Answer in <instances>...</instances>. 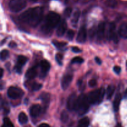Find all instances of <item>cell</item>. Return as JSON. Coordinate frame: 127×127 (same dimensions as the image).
<instances>
[{
	"mask_svg": "<svg viewBox=\"0 0 127 127\" xmlns=\"http://www.w3.org/2000/svg\"><path fill=\"white\" fill-rule=\"evenodd\" d=\"M125 98H127V88L126 91H125Z\"/></svg>",
	"mask_w": 127,
	"mask_h": 127,
	"instance_id": "7bdbcfd3",
	"label": "cell"
},
{
	"mask_svg": "<svg viewBox=\"0 0 127 127\" xmlns=\"http://www.w3.org/2000/svg\"><path fill=\"white\" fill-rule=\"evenodd\" d=\"M114 92H115V86L113 85H110L108 86L107 89V97L108 99L111 98V97L114 95Z\"/></svg>",
	"mask_w": 127,
	"mask_h": 127,
	"instance_id": "44dd1931",
	"label": "cell"
},
{
	"mask_svg": "<svg viewBox=\"0 0 127 127\" xmlns=\"http://www.w3.org/2000/svg\"><path fill=\"white\" fill-rule=\"evenodd\" d=\"M84 62V59L81 57H74L73 59L71 60V63H78V64H81Z\"/></svg>",
	"mask_w": 127,
	"mask_h": 127,
	"instance_id": "f1b7e54d",
	"label": "cell"
},
{
	"mask_svg": "<svg viewBox=\"0 0 127 127\" xmlns=\"http://www.w3.org/2000/svg\"><path fill=\"white\" fill-rule=\"evenodd\" d=\"M90 121L88 117H84L79 120L77 127H89Z\"/></svg>",
	"mask_w": 127,
	"mask_h": 127,
	"instance_id": "ac0fdd59",
	"label": "cell"
},
{
	"mask_svg": "<svg viewBox=\"0 0 127 127\" xmlns=\"http://www.w3.org/2000/svg\"><path fill=\"white\" fill-rule=\"evenodd\" d=\"M95 62H96L98 64H99V65L101 64L102 61H101V60L99 58V57H95Z\"/></svg>",
	"mask_w": 127,
	"mask_h": 127,
	"instance_id": "60d3db41",
	"label": "cell"
},
{
	"mask_svg": "<svg viewBox=\"0 0 127 127\" xmlns=\"http://www.w3.org/2000/svg\"><path fill=\"white\" fill-rule=\"evenodd\" d=\"M3 73H4L3 68H1V69H0V73H1V75H0V77H1V78H2V76H3Z\"/></svg>",
	"mask_w": 127,
	"mask_h": 127,
	"instance_id": "b9f144b4",
	"label": "cell"
},
{
	"mask_svg": "<svg viewBox=\"0 0 127 127\" xmlns=\"http://www.w3.org/2000/svg\"><path fill=\"white\" fill-rule=\"evenodd\" d=\"M74 32L73 30H69L68 31V33H67V37L69 39V40H72L74 37Z\"/></svg>",
	"mask_w": 127,
	"mask_h": 127,
	"instance_id": "d6a6232c",
	"label": "cell"
},
{
	"mask_svg": "<svg viewBox=\"0 0 127 127\" xmlns=\"http://www.w3.org/2000/svg\"><path fill=\"white\" fill-rule=\"evenodd\" d=\"M73 79V75L71 74H66L63 77L62 80V87L63 90L68 88Z\"/></svg>",
	"mask_w": 127,
	"mask_h": 127,
	"instance_id": "9c48e42d",
	"label": "cell"
},
{
	"mask_svg": "<svg viewBox=\"0 0 127 127\" xmlns=\"http://www.w3.org/2000/svg\"><path fill=\"white\" fill-rule=\"evenodd\" d=\"M22 67H21V66L16 64V67H15V69H16V72L19 73H21V72H22Z\"/></svg>",
	"mask_w": 127,
	"mask_h": 127,
	"instance_id": "d590c367",
	"label": "cell"
},
{
	"mask_svg": "<svg viewBox=\"0 0 127 127\" xmlns=\"http://www.w3.org/2000/svg\"><path fill=\"white\" fill-rule=\"evenodd\" d=\"M87 38V31L85 27H81L78 32L76 40L79 43H84Z\"/></svg>",
	"mask_w": 127,
	"mask_h": 127,
	"instance_id": "ba28073f",
	"label": "cell"
},
{
	"mask_svg": "<svg viewBox=\"0 0 127 127\" xmlns=\"http://www.w3.org/2000/svg\"><path fill=\"white\" fill-rule=\"evenodd\" d=\"M6 127V126H5L4 125H2V127Z\"/></svg>",
	"mask_w": 127,
	"mask_h": 127,
	"instance_id": "f6af8a7d",
	"label": "cell"
},
{
	"mask_svg": "<svg viewBox=\"0 0 127 127\" xmlns=\"http://www.w3.org/2000/svg\"><path fill=\"white\" fill-rule=\"evenodd\" d=\"M60 21V16L55 12H50L46 16L45 23L42 26V30L43 32H49L53 28L55 27Z\"/></svg>",
	"mask_w": 127,
	"mask_h": 127,
	"instance_id": "7a4b0ae2",
	"label": "cell"
},
{
	"mask_svg": "<svg viewBox=\"0 0 127 127\" xmlns=\"http://www.w3.org/2000/svg\"><path fill=\"white\" fill-rule=\"evenodd\" d=\"M122 100V95L120 93H118L116 95L115 97V100L114 101V103H113V107H114V110L115 112H117L119 109V106H120V102Z\"/></svg>",
	"mask_w": 127,
	"mask_h": 127,
	"instance_id": "e0dca14e",
	"label": "cell"
},
{
	"mask_svg": "<svg viewBox=\"0 0 127 127\" xmlns=\"http://www.w3.org/2000/svg\"><path fill=\"white\" fill-rule=\"evenodd\" d=\"M27 61V58L24 56H19L17 57V65L23 67L25 64H26Z\"/></svg>",
	"mask_w": 127,
	"mask_h": 127,
	"instance_id": "7402d4cb",
	"label": "cell"
},
{
	"mask_svg": "<svg viewBox=\"0 0 127 127\" xmlns=\"http://www.w3.org/2000/svg\"><path fill=\"white\" fill-rule=\"evenodd\" d=\"M114 70L115 71V73L119 74V73H120V72H121V68H120V67H119V66H115V67H114Z\"/></svg>",
	"mask_w": 127,
	"mask_h": 127,
	"instance_id": "e575fe53",
	"label": "cell"
},
{
	"mask_svg": "<svg viewBox=\"0 0 127 127\" xmlns=\"http://www.w3.org/2000/svg\"><path fill=\"white\" fill-rule=\"evenodd\" d=\"M26 6V2L24 0H10L9 7L12 12H17L21 11Z\"/></svg>",
	"mask_w": 127,
	"mask_h": 127,
	"instance_id": "5b68a950",
	"label": "cell"
},
{
	"mask_svg": "<svg viewBox=\"0 0 127 127\" xmlns=\"http://www.w3.org/2000/svg\"><path fill=\"white\" fill-rule=\"evenodd\" d=\"M40 67L42 68V74L45 76V75L47 74V73L48 72L50 68V64L46 60H42L40 62Z\"/></svg>",
	"mask_w": 127,
	"mask_h": 127,
	"instance_id": "5bb4252c",
	"label": "cell"
},
{
	"mask_svg": "<svg viewBox=\"0 0 127 127\" xmlns=\"http://www.w3.org/2000/svg\"><path fill=\"white\" fill-rule=\"evenodd\" d=\"M72 51L74 52H75V53H78V52H81V49L79 48H78V47H72Z\"/></svg>",
	"mask_w": 127,
	"mask_h": 127,
	"instance_id": "8d00e7d4",
	"label": "cell"
},
{
	"mask_svg": "<svg viewBox=\"0 0 127 127\" xmlns=\"http://www.w3.org/2000/svg\"><path fill=\"white\" fill-rule=\"evenodd\" d=\"M53 44H54V46H55L57 48H60V49L64 47V46L66 45V42H58V41H53Z\"/></svg>",
	"mask_w": 127,
	"mask_h": 127,
	"instance_id": "83f0119b",
	"label": "cell"
},
{
	"mask_svg": "<svg viewBox=\"0 0 127 127\" xmlns=\"http://www.w3.org/2000/svg\"><path fill=\"white\" fill-rule=\"evenodd\" d=\"M78 102V97L75 93H73L69 97L67 102V108L69 110H76Z\"/></svg>",
	"mask_w": 127,
	"mask_h": 127,
	"instance_id": "52a82bcc",
	"label": "cell"
},
{
	"mask_svg": "<svg viewBox=\"0 0 127 127\" xmlns=\"http://www.w3.org/2000/svg\"><path fill=\"white\" fill-rule=\"evenodd\" d=\"M119 34L122 38L127 39V22L121 24L119 29Z\"/></svg>",
	"mask_w": 127,
	"mask_h": 127,
	"instance_id": "4fadbf2b",
	"label": "cell"
},
{
	"mask_svg": "<svg viewBox=\"0 0 127 127\" xmlns=\"http://www.w3.org/2000/svg\"><path fill=\"white\" fill-rule=\"evenodd\" d=\"M105 24L104 22H101L98 25L97 29V36L99 40H102L104 38V32H105Z\"/></svg>",
	"mask_w": 127,
	"mask_h": 127,
	"instance_id": "8fae6325",
	"label": "cell"
},
{
	"mask_svg": "<svg viewBox=\"0 0 127 127\" xmlns=\"http://www.w3.org/2000/svg\"><path fill=\"white\" fill-rule=\"evenodd\" d=\"M19 122L21 124H25L28 122V117H27V115L24 112H21L19 113L18 117Z\"/></svg>",
	"mask_w": 127,
	"mask_h": 127,
	"instance_id": "ffe728a7",
	"label": "cell"
},
{
	"mask_svg": "<svg viewBox=\"0 0 127 127\" xmlns=\"http://www.w3.org/2000/svg\"><path fill=\"white\" fill-rule=\"evenodd\" d=\"M9 52L7 50H3L1 51V59L2 61H4L6 60L7 57H9Z\"/></svg>",
	"mask_w": 127,
	"mask_h": 127,
	"instance_id": "484cf974",
	"label": "cell"
},
{
	"mask_svg": "<svg viewBox=\"0 0 127 127\" xmlns=\"http://www.w3.org/2000/svg\"><path fill=\"white\" fill-rule=\"evenodd\" d=\"M95 30L94 29V28L91 29V31H90V36H91V37H93V36H94V35H95Z\"/></svg>",
	"mask_w": 127,
	"mask_h": 127,
	"instance_id": "74e56055",
	"label": "cell"
},
{
	"mask_svg": "<svg viewBox=\"0 0 127 127\" xmlns=\"http://www.w3.org/2000/svg\"><path fill=\"white\" fill-rule=\"evenodd\" d=\"M3 122L4 125L6 127H14L13 124L11 122V121L7 117H5V118H3Z\"/></svg>",
	"mask_w": 127,
	"mask_h": 127,
	"instance_id": "4316f807",
	"label": "cell"
},
{
	"mask_svg": "<svg viewBox=\"0 0 127 127\" xmlns=\"http://www.w3.org/2000/svg\"><path fill=\"white\" fill-rule=\"evenodd\" d=\"M79 16H80V11H76L73 14V19H72V22L73 24H77L78 21H79Z\"/></svg>",
	"mask_w": 127,
	"mask_h": 127,
	"instance_id": "603a6c76",
	"label": "cell"
},
{
	"mask_svg": "<svg viewBox=\"0 0 127 127\" xmlns=\"http://www.w3.org/2000/svg\"><path fill=\"white\" fill-rule=\"evenodd\" d=\"M55 58H56V61H57V62L58 63V64L60 65H62V60H63V56L62 54H60L58 53L55 56Z\"/></svg>",
	"mask_w": 127,
	"mask_h": 127,
	"instance_id": "4dcf8cb0",
	"label": "cell"
},
{
	"mask_svg": "<svg viewBox=\"0 0 127 127\" xmlns=\"http://www.w3.org/2000/svg\"><path fill=\"white\" fill-rule=\"evenodd\" d=\"M89 86L91 87H94L97 85V81L95 79H91L89 81Z\"/></svg>",
	"mask_w": 127,
	"mask_h": 127,
	"instance_id": "836d02e7",
	"label": "cell"
},
{
	"mask_svg": "<svg viewBox=\"0 0 127 127\" xmlns=\"http://www.w3.org/2000/svg\"><path fill=\"white\" fill-rule=\"evenodd\" d=\"M23 95V91L16 87H10L7 90V95L12 99H17L22 97Z\"/></svg>",
	"mask_w": 127,
	"mask_h": 127,
	"instance_id": "8992f818",
	"label": "cell"
},
{
	"mask_svg": "<svg viewBox=\"0 0 127 127\" xmlns=\"http://www.w3.org/2000/svg\"><path fill=\"white\" fill-rule=\"evenodd\" d=\"M41 110H42V108L39 105H33L30 109V114L32 117H37L40 114Z\"/></svg>",
	"mask_w": 127,
	"mask_h": 127,
	"instance_id": "7c38bea8",
	"label": "cell"
},
{
	"mask_svg": "<svg viewBox=\"0 0 127 127\" xmlns=\"http://www.w3.org/2000/svg\"><path fill=\"white\" fill-rule=\"evenodd\" d=\"M16 46H17V45H16V42H13V41H12V42H10L9 44V47H12V48H13V47H15Z\"/></svg>",
	"mask_w": 127,
	"mask_h": 127,
	"instance_id": "f35d334b",
	"label": "cell"
},
{
	"mask_svg": "<svg viewBox=\"0 0 127 127\" xmlns=\"http://www.w3.org/2000/svg\"><path fill=\"white\" fill-rule=\"evenodd\" d=\"M43 10L41 7L29 9L19 16L21 21L28 23L32 27H36L41 22L43 17Z\"/></svg>",
	"mask_w": 127,
	"mask_h": 127,
	"instance_id": "6da1fadb",
	"label": "cell"
},
{
	"mask_svg": "<svg viewBox=\"0 0 127 127\" xmlns=\"http://www.w3.org/2000/svg\"><path fill=\"white\" fill-rule=\"evenodd\" d=\"M89 104L90 102L88 96L84 94H81L78 98L76 110L79 113V115H83L89 110Z\"/></svg>",
	"mask_w": 127,
	"mask_h": 127,
	"instance_id": "3957f363",
	"label": "cell"
},
{
	"mask_svg": "<svg viewBox=\"0 0 127 127\" xmlns=\"http://www.w3.org/2000/svg\"><path fill=\"white\" fill-rule=\"evenodd\" d=\"M67 29V24L65 20H63L59 24L57 30V34L58 36H62L64 35V32Z\"/></svg>",
	"mask_w": 127,
	"mask_h": 127,
	"instance_id": "30bf717a",
	"label": "cell"
},
{
	"mask_svg": "<svg viewBox=\"0 0 127 127\" xmlns=\"http://www.w3.org/2000/svg\"><path fill=\"white\" fill-rule=\"evenodd\" d=\"M61 120L63 123H66L69 120V115H68V113H67L66 111H63L61 114Z\"/></svg>",
	"mask_w": 127,
	"mask_h": 127,
	"instance_id": "cb8c5ba5",
	"label": "cell"
},
{
	"mask_svg": "<svg viewBox=\"0 0 127 127\" xmlns=\"http://www.w3.org/2000/svg\"><path fill=\"white\" fill-rule=\"evenodd\" d=\"M37 72L35 67L29 68L26 73V77L28 79H32L37 76Z\"/></svg>",
	"mask_w": 127,
	"mask_h": 127,
	"instance_id": "2e32d148",
	"label": "cell"
},
{
	"mask_svg": "<svg viewBox=\"0 0 127 127\" xmlns=\"http://www.w3.org/2000/svg\"></svg>",
	"mask_w": 127,
	"mask_h": 127,
	"instance_id": "bcb514c9",
	"label": "cell"
},
{
	"mask_svg": "<svg viewBox=\"0 0 127 127\" xmlns=\"http://www.w3.org/2000/svg\"><path fill=\"white\" fill-rule=\"evenodd\" d=\"M40 98L44 105H48L50 101V95L48 93H42L40 96Z\"/></svg>",
	"mask_w": 127,
	"mask_h": 127,
	"instance_id": "d6986e66",
	"label": "cell"
},
{
	"mask_svg": "<svg viewBox=\"0 0 127 127\" xmlns=\"http://www.w3.org/2000/svg\"><path fill=\"white\" fill-rule=\"evenodd\" d=\"M115 28H116V25L114 22H112L109 25V31L107 33V39L109 40L112 39L113 37L115 34Z\"/></svg>",
	"mask_w": 127,
	"mask_h": 127,
	"instance_id": "9a60e30c",
	"label": "cell"
},
{
	"mask_svg": "<svg viewBox=\"0 0 127 127\" xmlns=\"http://www.w3.org/2000/svg\"><path fill=\"white\" fill-rule=\"evenodd\" d=\"M72 12V9L71 7H67L64 11V15L66 17H69L71 16V14Z\"/></svg>",
	"mask_w": 127,
	"mask_h": 127,
	"instance_id": "1f68e13d",
	"label": "cell"
},
{
	"mask_svg": "<svg viewBox=\"0 0 127 127\" xmlns=\"http://www.w3.org/2000/svg\"><path fill=\"white\" fill-rule=\"evenodd\" d=\"M105 4L108 7L114 8V7H116L117 4V0H106Z\"/></svg>",
	"mask_w": 127,
	"mask_h": 127,
	"instance_id": "d4e9b609",
	"label": "cell"
},
{
	"mask_svg": "<svg viewBox=\"0 0 127 127\" xmlns=\"http://www.w3.org/2000/svg\"><path fill=\"white\" fill-rule=\"evenodd\" d=\"M42 87V85L40 83H33L32 85V89L33 91H37L39 90Z\"/></svg>",
	"mask_w": 127,
	"mask_h": 127,
	"instance_id": "f546056e",
	"label": "cell"
},
{
	"mask_svg": "<svg viewBox=\"0 0 127 127\" xmlns=\"http://www.w3.org/2000/svg\"><path fill=\"white\" fill-rule=\"evenodd\" d=\"M31 1H33V2H36V1H37V0H31Z\"/></svg>",
	"mask_w": 127,
	"mask_h": 127,
	"instance_id": "ee69618b",
	"label": "cell"
},
{
	"mask_svg": "<svg viewBox=\"0 0 127 127\" xmlns=\"http://www.w3.org/2000/svg\"><path fill=\"white\" fill-rule=\"evenodd\" d=\"M38 127H50L49 125L47 124V123H42L38 126Z\"/></svg>",
	"mask_w": 127,
	"mask_h": 127,
	"instance_id": "ab89813d",
	"label": "cell"
},
{
	"mask_svg": "<svg viewBox=\"0 0 127 127\" xmlns=\"http://www.w3.org/2000/svg\"><path fill=\"white\" fill-rule=\"evenodd\" d=\"M105 92V90L103 87L100 89H97L91 92L88 95V98L91 104L94 105L100 103L104 98Z\"/></svg>",
	"mask_w": 127,
	"mask_h": 127,
	"instance_id": "277c9868",
	"label": "cell"
}]
</instances>
